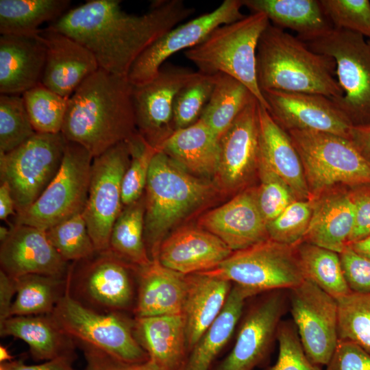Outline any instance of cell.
Listing matches in <instances>:
<instances>
[{
    "label": "cell",
    "mask_w": 370,
    "mask_h": 370,
    "mask_svg": "<svg viewBox=\"0 0 370 370\" xmlns=\"http://www.w3.org/2000/svg\"><path fill=\"white\" fill-rule=\"evenodd\" d=\"M12 356L7 347L1 345L0 346V363L13 360Z\"/></svg>",
    "instance_id": "58"
},
{
    "label": "cell",
    "mask_w": 370,
    "mask_h": 370,
    "mask_svg": "<svg viewBox=\"0 0 370 370\" xmlns=\"http://www.w3.org/2000/svg\"><path fill=\"white\" fill-rule=\"evenodd\" d=\"M16 294L15 278L0 269V321L10 317L14 296Z\"/></svg>",
    "instance_id": "54"
},
{
    "label": "cell",
    "mask_w": 370,
    "mask_h": 370,
    "mask_svg": "<svg viewBox=\"0 0 370 370\" xmlns=\"http://www.w3.org/2000/svg\"><path fill=\"white\" fill-rule=\"evenodd\" d=\"M289 301L294 325L306 356L314 364L326 366L339 341L336 299L305 280L289 290Z\"/></svg>",
    "instance_id": "14"
},
{
    "label": "cell",
    "mask_w": 370,
    "mask_h": 370,
    "mask_svg": "<svg viewBox=\"0 0 370 370\" xmlns=\"http://www.w3.org/2000/svg\"><path fill=\"white\" fill-rule=\"evenodd\" d=\"M215 75L201 73L177 95L173 106L175 131L190 126L198 121L213 90Z\"/></svg>",
    "instance_id": "44"
},
{
    "label": "cell",
    "mask_w": 370,
    "mask_h": 370,
    "mask_svg": "<svg viewBox=\"0 0 370 370\" xmlns=\"http://www.w3.org/2000/svg\"><path fill=\"white\" fill-rule=\"evenodd\" d=\"M72 362L67 359L59 358L28 365L22 360H12L1 362L0 370H77L73 367Z\"/></svg>",
    "instance_id": "53"
},
{
    "label": "cell",
    "mask_w": 370,
    "mask_h": 370,
    "mask_svg": "<svg viewBox=\"0 0 370 370\" xmlns=\"http://www.w3.org/2000/svg\"><path fill=\"white\" fill-rule=\"evenodd\" d=\"M260 160L282 177L299 200L311 199L299 152L288 132L259 103Z\"/></svg>",
    "instance_id": "27"
},
{
    "label": "cell",
    "mask_w": 370,
    "mask_h": 370,
    "mask_svg": "<svg viewBox=\"0 0 370 370\" xmlns=\"http://www.w3.org/2000/svg\"><path fill=\"white\" fill-rule=\"evenodd\" d=\"M0 335L23 341L35 360L64 358L73 362L76 356L75 339L51 314L10 317L0 321Z\"/></svg>",
    "instance_id": "28"
},
{
    "label": "cell",
    "mask_w": 370,
    "mask_h": 370,
    "mask_svg": "<svg viewBox=\"0 0 370 370\" xmlns=\"http://www.w3.org/2000/svg\"><path fill=\"white\" fill-rule=\"evenodd\" d=\"M268 111L286 131H313L350 138L354 125L331 99L321 95L265 90Z\"/></svg>",
    "instance_id": "19"
},
{
    "label": "cell",
    "mask_w": 370,
    "mask_h": 370,
    "mask_svg": "<svg viewBox=\"0 0 370 370\" xmlns=\"http://www.w3.org/2000/svg\"><path fill=\"white\" fill-rule=\"evenodd\" d=\"M75 341L91 345L130 363L149 360L136 340L134 320L123 313H102L91 310L70 296L66 290L51 314Z\"/></svg>",
    "instance_id": "12"
},
{
    "label": "cell",
    "mask_w": 370,
    "mask_h": 370,
    "mask_svg": "<svg viewBox=\"0 0 370 370\" xmlns=\"http://www.w3.org/2000/svg\"><path fill=\"white\" fill-rule=\"evenodd\" d=\"M269 24L265 14L252 12L218 27L201 42L184 51V55L202 74L223 73L237 79L268 110L258 83L256 55L260 38Z\"/></svg>",
    "instance_id": "5"
},
{
    "label": "cell",
    "mask_w": 370,
    "mask_h": 370,
    "mask_svg": "<svg viewBox=\"0 0 370 370\" xmlns=\"http://www.w3.org/2000/svg\"><path fill=\"white\" fill-rule=\"evenodd\" d=\"M258 173L260 184L255 188L256 198L267 223L297 199L287 183L261 160Z\"/></svg>",
    "instance_id": "46"
},
{
    "label": "cell",
    "mask_w": 370,
    "mask_h": 370,
    "mask_svg": "<svg viewBox=\"0 0 370 370\" xmlns=\"http://www.w3.org/2000/svg\"><path fill=\"white\" fill-rule=\"evenodd\" d=\"M145 204L143 196L123 208L110 237L109 250L127 262L138 267L151 260L145 242Z\"/></svg>",
    "instance_id": "36"
},
{
    "label": "cell",
    "mask_w": 370,
    "mask_h": 370,
    "mask_svg": "<svg viewBox=\"0 0 370 370\" xmlns=\"http://www.w3.org/2000/svg\"><path fill=\"white\" fill-rule=\"evenodd\" d=\"M334 28L350 31L370 39L369 0H320Z\"/></svg>",
    "instance_id": "47"
},
{
    "label": "cell",
    "mask_w": 370,
    "mask_h": 370,
    "mask_svg": "<svg viewBox=\"0 0 370 370\" xmlns=\"http://www.w3.org/2000/svg\"><path fill=\"white\" fill-rule=\"evenodd\" d=\"M194 12L181 0L156 1L140 15L124 12L121 1L91 0L68 10L48 28L85 46L99 69L127 77L147 48Z\"/></svg>",
    "instance_id": "1"
},
{
    "label": "cell",
    "mask_w": 370,
    "mask_h": 370,
    "mask_svg": "<svg viewBox=\"0 0 370 370\" xmlns=\"http://www.w3.org/2000/svg\"><path fill=\"white\" fill-rule=\"evenodd\" d=\"M22 97L36 133H61L69 98L57 94L42 84L24 92Z\"/></svg>",
    "instance_id": "39"
},
{
    "label": "cell",
    "mask_w": 370,
    "mask_h": 370,
    "mask_svg": "<svg viewBox=\"0 0 370 370\" xmlns=\"http://www.w3.org/2000/svg\"><path fill=\"white\" fill-rule=\"evenodd\" d=\"M286 299L284 290L271 293L245 315L229 354L214 370H254L264 362L271 349Z\"/></svg>",
    "instance_id": "18"
},
{
    "label": "cell",
    "mask_w": 370,
    "mask_h": 370,
    "mask_svg": "<svg viewBox=\"0 0 370 370\" xmlns=\"http://www.w3.org/2000/svg\"><path fill=\"white\" fill-rule=\"evenodd\" d=\"M232 252L208 231L184 227L164 239L157 258L163 266L186 275L215 268Z\"/></svg>",
    "instance_id": "23"
},
{
    "label": "cell",
    "mask_w": 370,
    "mask_h": 370,
    "mask_svg": "<svg viewBox=\"0 0 370 370\" xmlns=\"http://www.w3.org/2000/svg\"><path fill=\"white\" fill-rule=\"evenodd\" d=\"M367 42H368V45H369V47H370V39H368V40H367Z\"/></svg>",
    "instance_id": "60"
},
{
    "label": "cell",
    "mask_w": 370,
    "mask_h": 370,
    "mask_svg": "<svg viewBox=\"0 0 370 370\" xmlns=\"http://www.w3.org/2000/svg\"><path fill=\"white\" fill-rule=\"evenodd\" d=\"M66 140L61 133H36L8 153H0V181L13 197L16 214L27 209L58 172Z\"/></svg>",
    "instance_id": "11"
},
{
    "label": "cell",
    "mask_w": 370,
    "mask_h": 370,
    "mask_svg": "<svg viewBox=\"0 0 370 370\" xmlns=\"http://www.w3.org/2000/svg\"><path fill=\"white\" fill-rule=\"evenodd\" d=\"M186 292L185 275L151 260L138 267L134 318L182 314Z\"/></svg>",
    "instance_id": "26"
},
{
    "label": "cell",
    "mask_w": 370,
    "mask_h": 370,
    "mask_svg": "<svg viewBox=\"0 0 370 370\" xmlns=\"http://www.w3.org/2000/svg\"><path fill=\"white\" fill-rule=\"evenodd\" d=\"M336 301L339 340L353 342L370 353V294L351 291Z\"/></svg>",
    "instance_id": "40"
},
{
    "label": "cell",
    "mask_w": 370,
    "mask_h": 370,
    "mask_svg": "<svg viewBox=\"0 0 370 370\" xmlns=\"http://www.w3.org/2000/svg\"><path fill=\"white\" fill-rule=\"evenodd\" d=\"M325 370H370V353L357 344L339 340Z\"/></svg>",
    "instance_id": "51"
},
{
    "label": "cell",
    "mask_w": 370,
    "mask_h": 370,
    "mask_svg": "<svg viewBox=\"0 0 370 370\" xmlns=\"http://www.w3.org/2000/svg\"><path fill=\"white\" fill-rule=\"evenodd\" d=\"M339 254L350 290L370 294V258L356 254L348 246Z\"/></svg>",
    "instance_id": "49"
},
{
    "label": "cell",
    "mask_w": 370,
    "mask_h": 370,
    "mask_svg": "<svg viewBox=\"0 0 370 370\" xmlns=\"http://www.w3.org/2000/svg\"><path fill=\"white\" fill-rule=\"evenodd\" d=\"M258 294L252 289L234 284L221 312L188 353L179 370H210L230 341L242 315L246 299Z\"/></svg>",
    "instance_id": "33"
},
{
    "label": "cell",
    "mask_w": 370,
    "mask_h": 370,
    "mask_svg": "<svg viewBox=\"0 0 370 370\" xmlns=\"http://www.w3.org/2000/svg\"><path fill=\"white\" fill-rule=\"evenodd\" d=\"M252 12L265 14L273 25L295 32L304 42L333 29L320 0H243Z\"/></svg>",
    "instance_id": "32"
},
{
    "label": "cell",
    "mask_w": 370,
    "mask_h": 370,
    "mask_svg": "<svg viewBox=\"0 0 370 370\" xmlns=\"http://www.w3.org/2000/svg\"><path fill=\"white\" fill-rule=\"evenodd\" d=\"M70 264L59 255L45 231L35 227L13 224L1 243V270L13 278L29 274L66 277Z\"/></svg>",
    "instance_id": "20"
},
{
    "label": "cell",
    "mask_w": 370,
    "mask_h": 370,
    "mask_svg": "<svg viewBox=\"0 0 370 370\" xmlns=\"http://www.w3.org/2000/svg\"><path fill=\"white\" fill-rule=\"evenodd\" d=\"M46 45L36 35L0 36L1 95H23L41 84Z\"/></svg>",
    "instance_id": "25"
},
{
    "label": "cell",
    "mask_w": 370,
    "mask_h": 370,
    "mask_svg": "<svg viewBox=\"0 0 370 370\" xmlns=\"http://www.w3.org/2000/svg\"><path fill=\"white\" fill-rule=\"evenodd\" d=\"M186 292L182 314L188 352L219 317L232 282L202 273L186 275Z\"/></svg>",
    "instance_id": "29"
},
{
    "label": "cell",
    "mask_w": 370,
    "mask_h": 370,
    "mask_svg": "<svg viewBox=\"0 0 370 370\" xmlns=\"http://www.w3.org/2000/svg\"><path fill=\"white\" fill-rule=\"evenodd\" d=\"M45 232L51 244L67 262L87 259L97 252L83 213L50 227Z\"/></svg>",
    "instance_id": "41"
},
{
    "label": "cell",
    "mask_w": 370,
    "mask_h": 370,
    "mask_svg": "<svg viewBox=\"0 0 370 370\" xmlns=\"http://www.w3.org/2000/svg\"><path fill=\"white\" fill-rule=\"evenodd\" d=\"M126 141L130 160L122 182L123 207L137 201L143 196L152 158L159 150L148 143L138 132Z\"/></svg>",
    "instance_id": "42"
},
{
    "label": "cell",
    "mask_w": 370,
    "mask_h": 370,
    "mask_svg": "<svg viewBox=\"0 0 370 370\" xmlns=\"http://www.w3.org/2000/svg\"><path fill=\"white\" fill-rule=\"evenodd\" d=\"M46 45L41 84L69 98L78 86L99 69L93 54L67 35L47 27L40 32Z\"/></svg>",
    "instance_id": "22"
},
{
    "label": "cell",
    "mask_w": 370,
    "mask_h": 370,
    "mask_svg": "<svg viewBox=\"0 0 370 370\" xmlns=\"http://www.w3.org/2000/svg\"><path fill=\"white\" fill-rule=\"evenodd\" d=\"M288 132L300 156L311 199L337 187L370 185V160L351 138L313 131Z\"/></svg>",
    "instance_id": "6"
},
{
    "label": "cell",
    "mask_w": 370,
    "mask_h": 370,
    "mask_svg": "<svg viewBox=\"0 0 370 370\" xmlns=\"http://www.w3.org/2000/svg\"><path fill=\"white\" fill-rule=\"evenodd\" d=\"M201 73L184 68H161L149 82L133 86V106L137 132L160 150L175 131L173 106L178 92Z\"/></svg>",
    "instance_id": "16"
},
{
    "label": "cell",
    "mask_w": 370,
    "mask_h": 370,
    "mask_svg": "<svg viewBox=\"0 0 370 370\" xmlns=\"http://www.w3.org/2000/svg\"><path fill=\"white\" fill-rule=\"evenodd\" d=\"M133 85L126 76L99 69L69 98L61 134L93 158L137 132Z\"/></svg>",
    "instance_id": "2"
},
{
    "label": "cell",
    "mask_w": 370,
    "mask_h": 370,
    "mask_svg": "<svg viewBox=\"0 0 370 370\" xmlns=\"http://www.w3.org/2000/svg\"><path fill=\"white\" fill-rule=\"evenodd\" d=\"M257 79L262 91L321 95L334 101L343 96L335 79L336 63L316 53L297 36L271 23L257 48Z\"/></svg>",
    "instance_id": "3"
},
{
    "label": "cell",
    "mask_w": 370,
    "mask_h": 370,
    "mask_svg": "<svg viewBox=\"0 0 370 370\" xmlns=\"http://www.w3.org/2000/svg\"><path fill=\"white\" fill-rule=\"evenodd\" d=\"M11 230V226L10 227H5V226H1L0 227V241L1 243L4 241L9 236Z\"/></svg>",
    "instance_id": "59"
},
{
    "label": "cell",
    "mask_w": 370,
    "mask_h": 370,
    "mask_svg": "<svg viewBox=\"0 0 370 370\" xmlns=\"http://www.w3.org/2000/svg\"><path fill=\"white\" fill-rule=\"evenodd\" d=\"M350 138L370 160V122L354 125L351 130Z\"/></svg>",
    "instance_id": "55"
},
{
    "label": "cell",
    "mask_w": 370,
    "mask_h": 370,
    "mask_svg": "<svg viewBox=\"0 0 370 370\" xmlns=\"http://www.w3.org/2000/svg\"><path fill=\"white\" fill-rule=\"evenodd\" d=\"M252 289L291 290L305 280L296 246L271 239L233 251L215 268L200 272Z\"/></svg>",
    "instance_id": "8"
},
{
    "label": "cell",
    "mask_w": 370,
    "mask_h": 370,
    "mask_svg": "<svg viewBox=\"0 0 370 370\" xmlns=\"http://www.w3.org/2000/svg\"><path fill=\"white\" fill-rule=\"evenodd\" d=\"M296 249L306 280L336 299L352 291L338 253L305 241L297 245Z\"/></svg>",
    "instance_id": "38"
},
{
    "label": "cell",
    "mask_w": 370,
    "mask_h": 370,
    "mask_svg": "<svg viewBox=\"0 0 370 370\" xmlns=\"http://www.w3.org/2000/svg\"><path fill=\"white\" fill-rule=\"evenodd\" d=\"M134 333L149 359L162 370H179L188 353L182 314L134 318Z\"/></svg>",
    "instance_id": "30"
},
{
    "label": "cell",
    "mask_w": 370,
    "mask_h": 370,
    "mask_svg": "<svg viewBox=\"0 0 370 370\" xmlns=\"http://www.w3.org/2000/svg\"><path fill=\"white\" fill-rule=\"evenodd\" d=\"M259 102L254 98L219 139L216 184L225 193L244 188L258 173L260 161Z\"/></svg>",
    "instance_id": "17"
},
{
    "label": "cell",
    "mask_w": 370,
    "mask_h": 370,
    "mask_svg": "<svg viewBox=\"0 0 370 370\" xmlns=\"http://www.w3.org/2000/svg\"><path fill=\"white\" fill-rule=\"evenodd\" d=\"M130 160L126 140L93 158L83 216L97 252L109 250L112 227L123 208L122 182Z\"/></svg>",
    "instance_id": "13"
},
{
    "label": "cell",
    "mask_w": 370,
    "mask_h": 370,
    "mask_svg": "<svg viewBox=\"0 0 370 370\" xmlns=\"http://www.w3.org/2000/svg\"><path fill=\"white\" fill-rule=\"evenodd\" d=\"M198 225L217 236L232 251L269 239L255 188L243 190L227 203L206 212L199 219Z\"/></svg>",
    "instance_id": "21"
},
{
    "label": "cell",
    "mask_w": 370,
    "mask_h": 370,
    "mask_svg": "<svg viewBox=\"0 0 370 370\" xmlns=\"http://www.w3.org/2000/svg\"><path fill=\"white\" fill-rule=\"evenodd\" d=\"M352 190L354 201V226L348 245L370 234V185Z\"/></svg>",
    "instance_id": "52"
},
{
    "label": "cell",
    "mask_w": 370,
    "mask_h": 370,
    "mask_svg": "<svg viewBox=\"0 0 370 370\" xmlns=\"http://www.w3.org/2000/svg\"><path fill=\"white\" fill-rule=\"evenodd\" d=\"M356 254L370 258V234L347 245Z\"/></svg>",
    "instance_id": "57"
},
{
    "label": "cell",
    "mask_w": 370,
    "mask_h": 370,
    "mask_svg": "<svg viewBox=\"0 0 370 370\" xmlns=\"http://www.w3.org/2000/svg\"><path fill=\"white\" fill-rule=\"evenodd\" d=\"M92 160L93 157L84 147L66 140L63 160L56 175L27 209L16 214L14 224L46 231L83 213Z\"/></svg>",
    "instance_id": "9"
},
{
    "label": "cell",
    "mask_w": 370,
    "mask_h": 370,
    "mask_svg": "<svg viewBox=\"0 0 370 370\" xmlns=\"http://www.w3.org/2000/svg\"><path fill=\"white\" fill-rule=\"evenodd\" d=\"M214 186L184 169L158 150L153 156L143 195L145 242L157 258L167 233L213 194Z\"/></svg>",
    "instance_id": "4"
},
{
    "label": "cell",
    "mask_w": 370,
    "mask_h": 370,
    "mask_svg": "<svg viewBox=\"0 0 370 370\" xmlns=\"http://www.w3.org/2000/svg\"><path fill=\"white\" fill-rule=\"evenodd\" d=\"M11 215H16L15 203L8 186L5 183H1L0 219L7 221Z\"/></svg>",
    "instance_id": "56"
},
{
    "label": "cell",
    "mask_w": 370,
    "mask_h": 370,
    "mask_svg": "<svg viewBox=\"0 0 370 370\" xmlns=\"http://www.w3.org/2000/svg\"><path fill=\"white\" fill-rule=\"evenodd\" d=\"M311 199L312 216L303 241L341 254L354 226L352 188H334Z\"/></svg>",
    "instance_id": "24"
},
{
    "label": "cell",
    "mask_w": 370,
    "mask_h": 370,
    "mask_svg": "<svg viewBox=\"0 0 370 370\" xmlns=\"http://www.w3.org/2000/svg\"><path fill=\"white\" fill-rule=\"evenodd\" d=\"M254 98L243 84L227 75L217 73L213 90L199 119L220 139Z\"/></svg>",
    "instance_id": "35"
},
{
    "label": "cell",
    "mask_w": 370,
    "mask_h": 370,
    "mask_svg": "<svg viewBox=\"0 0 370 370\" xmlns=\"http://www.w3.org/2000/svg\"><path fill=\"white\" fill-rule=\"evenodd\" d=\"M69 0H0L1 35H36L39 27L53 23L66 11Z\"/></svg>",
    "instance_id": "34"
},
{
    "label": "cell",
    "mask_w": 370,
    "mask_h": 370,
    "mask_svg": "<svg viewBox=\"0 0 370 370\" xmlns=\"http://www.w3.org/2000/svg\"><path fill=\"white\" fill-rule=\"evenodd\" d=\"M243 0H225L213 11L177 25L147 48L132 65L127 77L133 86L151 80L172 55L201 42L214 29L242 19Z\"/></svg>",
    "instance_id": "15"
},
{
    "label": "cell",
    "mask_w": 370,
    "mask_h": 370,
    "mask_svg": "<svg viewBox=\"0 0 370 370\" xmlns=\"http://www.w3.org/2000/svg\"><path fill=\"white\" fill-rule=\"evenodd\" d=\"M138 267L110 250L96 252L87 259L71 262L67 291L83 306L102 313L134 311V276Z\"/></svg>",
    "instance_id": "7"
},
{
    "label": "cell",
    "mask_w": 370,
    "mask_h": 370,
    "mask_svg": "<svg viewBox=\"0 0 370 370\" xmlns=\"http://www.w3.org/2000/svg\"><path fill=\"white\" fill-rule=\"evenodd\" d=\"M15 280L10 317L50 314L67 290V276L29 274Z\"/></svg>",
    "instance_id": "37"
},
{
    "label": "cell",
    "mask_w": 370,
    "mask_h": 370,
    "mask_svg": "<svg viewBox=\"0 0 370 370\" xmlns=\"http://www.w3.org/2000/svg\"><path fill=\"white\" fill-rule=\"evenodd\" d=\"M312 212V199L295 200L267 223L269 238L282 244L296 246L304 240Z\"/></svg>",
    "instance_id": "45"
},
{
    "label": "cell",
    "mask_w": 370,
    "mask_h": 370,
    "mask_svg": "<svg viewBox=\"0 0 370 370\" xmlns=\"http://www.w3.org/2000/svg\"><path fill=\"white\" fill-rule=\"evenodd\" d=\"M276 339L278 356L275 363L267 370H322L306 356L294 323L281 321Z\"/></svg>",
    "instance_id": "48"
},
{
    "label": "cell",
    "mask_w": 370,
    "mask_h": 370,
    "mask_svg": "<svg viewBox=\"0 0 370 370\" xmlns=\"http://www.w3.org/2000/svg\"><path fill=\"white\" fill-rule=\"evenodd\" d=\"M22 96H0V153L17 148L35 134Z\"/></svg>",
    "instance_id": "43"
},
{
    "label": "cell",
    "mask_w": 370,
    "mask_h": 370,
    "mask_svg": "<svg viewBox=\"0 0 370 370\" xmlns=\"http://www.w3.org/2000/svg\"><path fill=\"white\" fill-rule=\"evenodd\" d=\"M316 53L332 58L343 96L334 101L354 125L370 122V47L360 34L333 28L305 42Z\"/></svg>",
    "instance_id": "10"
},
{
    "label": "cell",
    "mask_w": 370,
    "mask_h": 370,
    "mask_svg": "<svg viewBox=\"0 0 370 370\" xmlns=\"http://www.w3.org/2000/svg\"><path fill=\"white\" fill-rule=\"evenodd\" d=\"M84 352L85 370H162L151 360L140 363H130L116 359L88 344L75 341Z\"/></svg>",
    "instance_id": "50"
},
{
    "label": "cell",
    "mask_w": 370,
    "mask_h": 370,
    "mask_svg": "<svg viewBox=\"0 0 370 370\" xmlns=\"http://www.w3.org/2000/svg\"><path fill=\"white\" fill-rule=\"evenodd\" d=\"M160 150L196 177H214L217 173L219 138L200 119L190 126L174 131Z\"/></svg>",
    "instance_id": "31"
}]
</instances>
